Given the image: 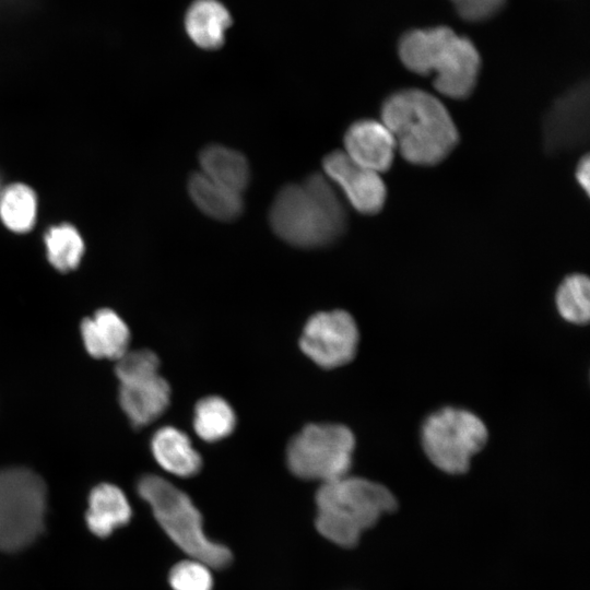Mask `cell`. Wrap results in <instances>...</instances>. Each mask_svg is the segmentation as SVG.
Wrapping results in <instances>:
<instances>
[{"mask_svg":"<svg viewBox=\"0 0 590 590\" xmlns=\"http://www.w3.org/2000/svg\"><path fill=\"white\" fill-rule=\"evenodd\" d=\"M381 122L394 138L402 157L414 165L433 166L456 148L459 132L446 106L433 94L403 88L381 105Z\"/></svg>","mask_w":590,"mask_h":590,"instance_id":"1","label":"cell"},{"mask_svg":"<svg viewBox=\"0 0 590 590\" xmlns=\"http://www.w3.org/2000/svg\"><path fill=\"white\" fill-rule=\"evenodd\" d=\"M273 232L300 248H317L337 240L344 232L346 214L332 185L320 174L283 187L269 213Z\"/></svg>","mask_w":590,"mask_h":590,"instance_id":"2","label":"cell"},{"mask_svg":"<svg viewBox=\"0 0 590 590\" xmlns=\"http://www.w3.org/2000/svg\"><path fill=\"white\" fill-rule=\"evenodd\" d=\"M399 56L406 69L435 73L434 86L442 95L467 98L474 90L481 67L473 43L451 28L438 26L406 33L399 43Z\"/></svg>","mask_w":590,"mask_h":590,"instance_id":"3","label":"cell"},{"mask_svg":"<svg viewBox=\"0 0 590 590\" xmlns=\"http://www.w3.org/2000/svg\"><path fill=\"white\" fill-rule=\"evenodd\" d=\"M316 527L331 542L354 546L361 533L396 509L397 500L384 485L345 475L321 484L316 493Z\"/></svg>","mask_w":590,"mask_h":590,"instance_id":"4","label":"cell"},{"mask_svg":"<svg viewBox=\"0 0 590 590\" xmlns=\"http://www.w3.org/2000/svg\"><path fill=\"white\" fill-rule=\"evenodd\" d=\"M167 535L191 558L211 568L228 565L232 555L203 531L202 517L189 496L158 475H144L137 485Z\"/></svg>","mask_w":590,"mask_h":590,"instance_id":"5","label":"cell"},{"mask_svg":"<svg viewBox=\"0 0 590 590\" xmlns=\"http://www.w3.org/2000/svg\"><path fill=\"white\" fill-rule=\"evenodd\" d=\"M47 489L34 471L0 469V550L13 552L30 545L44 529Z\"/></svg>","mask_w":590,"mask_h":590,"instance_id":"6","label":"cell"},{"mask_svg":"<svg viewBox=\"0 0 590 590\" xmlns=\"http://www.w3.org/2000/svg\"><path fill=\"white\" fill-rule=\"evenodd\" d=\"M487 438V427L477 415L452 406L432 413L421 429L426 457L448 474L467 472L472 457L483 449Z\"/></svg>","mask_w":590,"mask_h":590,"instance_id":"7","label":"cell"},{"mask_svg":"<svg viewBox=\"0 0 590 590\" xmlns=\"http://www.w3.org/2000/svg\"><path fill=\"white\" fill-rule=\"evenodd\" d=\"M355 437L341 424H309L298 432L286 448V463L296 476L321 484L349 474Z\"/></svg>","mask_w":590,"mask_h":590,"instance_id":"8","label":"cell"},{"mask_svg":"<svg viewBox=\"0 0 590 590\" xmlns=\"http://www.w3.org/2000/svg\"><path fill=\"white\" fill-rule=\"evenodd\" d=\"M358 339L354 318L347 311L337 309L311 316L303 329L299 346L318 366L331 369L354 358Z\"/></svg>","mask_w":590,"mask_h":590,"instance_id":"9","label":"cell"},{"mask_svg":"<svg viewBox=\"0 0 590 590\" xmlns=\"http://www.w3.org/2000/svg\"><path fill=\"white\" fill-rule=\"evenodd\" d=\"M543 143L557 154L585 144L589 134V86L580 83L562 94L543 118Z\"/></svg>","mask_w":590,"mask_h":590,"instance_id":"10","label":"cell"},{"mask_svg":"<svg viewBox=\"0 0 590 590\" xmlns=\"http://www.w3.org/2000/svg\"><path fill=\"white\" fill-rule=\"evenodd\" d=\"M322 166L359 213L371 215L384 208L387 188L379 173L356 164L342 151L329 153Z\"/></svg>","mask_w":590,"mask_h":590,"instance_id":"11","label":"cell"},{"mask_svg":"<svg viewBox=\"0 0 590 590\" xmlns=\"http://www.w3.org/2000/svg\"><path fill=\"white\" fill-rule=\"evenodd\" d=\"M396 150L394 138L381 121L359 119L344 133V153L356 164L377 173L391 167Z\"/></svg>","mask_w":590,"mask_h":590,"instance_id":"12","label":"cell"},{"mask_svg":"<svg viewBox=\"0 0 590 590\" xmlns=\"http://www.w3.org/2000/svg\"><path fill=\"white\" fill-rule=\"evenodd\" d=\"M169 401L170 387L160 373L119 385L120 406L134 427H143L158 418Z\"/></svg>","mask_w":590,"mask_h":590,"instance_id":"13","label":"cell"},{"mask_svg":"<svg viewBox=\"0 0 590 590\" xmlns=\"http://www.w3.org/2000/svg\"><path fill=\"white\" fill-rule=\"evenodd\" d=\"M81 335L90 355L118 359L128 351L130 332L126 322L114 310L104 308L81 323Z\"/></svg>","mask_w":590,"mask_h":590,"instance_id":"14","label":"cell"},{"mask_svg":"<svg viewBox=\"0 0 590 590\" xmlns=\"http://www.w3.org/2000/svg\"><path fill=\"white\" fill-rule=\"evenodd\" d=\"M151 451L156 462L168 473L181 477L196 475L202 459L189 437L173 426L158 428L151 438Z\"/></svg>","mask_w":590,"mask_h":590,"instance_id":"15","label":"cell"},{"mask_svg":"<svg viewBox=\"0 0 590 590\" xmlns=\"http://www.w3.org/2000/svg\"><path fill=\"white\" fill-rule=\"evenodd\" d=\"M130 517L131 507L119 487L102 483L91 491L85 518L95 535H109L116 528L126 524Z\"/></svg>","mask_w":590,"mask_h":590,"instance_id":"16","label":"cell"},{"mask_svg":"<svg viewBox=\"0 0 590 590\" xmlns=\"http://www.w3.org/2000/svg\"><path fill=\"white\" fill-rule=\"evenodd\" d=\"M231 24L229 12L217 0H196L185 17L188 36L203 49L220 48L224 44L225 31Z\"/></svg>","mask_w":590,"mask_h":590,"instance_id":"17","label":"cell"},{"mask_svg":"<svg viewBox=\"0 0 590 590\" xmlns=\"http://www.w3.org/2000/svg\"><path fill=\"white\" fill-rule=\"evenodd\" d=\"M201 173L214 182L241 193L250 179L246 157L229 148L212 144L203 149L199 156Z\"/></svg>","mask_w":590,"mask_h":590,"instance_id":"18","label":"cell"},{"mask_svg":"<svg viewBox=\"0 0 590 590\" xmlns=\"http://www.w3.org/2000/svg\"><path fill=\"white\" fill-rule=\"evenodd\" d=\"M188 191L194 204L215 220L229 221L239 216L243 211L240 193L214 182L201 172L190 176Z\"/></svg>","mask_w":590,"mask_h":590,"instance_id":"19","label":"cell"},{"mask_svg":"<svg viewBox=\"0 0 590 590\" xmlns=\"http://www.w3.org/2000/svg\"><path fill=\"white\" fill-rule=\"evenodd\" d=\"M192 425L201 439L214 442L232 434L236 425V416L225 399L210 396L202 398L196 404Z\"/></svg>","mask_w":590,"mask_h":590,"instance_id":"20","label":"cell"},{"mask_svg":"<svg viewBox=\"0 0 590 590\" xmlns=\"http://www.w3.org/2000/svg\"><path fill=\"white\" fill-rule=\"evenodd\" d=\"M37 215V198L24 184H12L0 191V219L12 232L32 229Z\"/></svg>","mask_w":590,"mask_h":590,"instance_id":"21","label":"cell"},{"mask_svg":"<svg viewBox=\"0 0 590 590\" xmlns=\"http://www.w3.org/2000/svg\"><path fill=\"white\" fill-rule=\"evenodd\" d=\"M47 258L61 272L75 269L84 252V243L74 226L68 223L51 226L44 237Z\"/></svg>","mask_w":590,"mask_h":590,"instance_id":"22","label":"cell"},{"mask_svg":"<svg viewBox=\"0 0 590 590\" xmlns=\"http://www.w3.org/2000/svg\"><path fill=\"white\" fill-rule=\"evenodd\" d=\"M556 308L560 317L574 324H585L590 318V282L587 275H567L555 295Z\"/></svg>","mask_w":590,"mask_h":590,"instance_id":"23","label":"cell"},{"mask_svg":"<svg viewBox=\"0 0 590 590\" xmlns=\"http://www.w3.org/2000/svg\"><path fill=\"white\" fill-rule=\"evenodd\" d=\"M210 566L198 559H187L176 564L169 574L174 590H211L213 578Z\"/></svg>","mask_w":590,"mask_h":590,"instance_id":"24","label":"cell"},{"mask_svg":"<svg viewBox=\"0 0 590 590\" xmlns=\"http://www.w3.org/2000/svg\"><path fill=\"white\" fill-rule=\"evenodd\" d=\"M160 359L150 350L127 351L116 363L115 373L119 382L158 373Z\"/></svg>","mask_w":590,"mask_h":590,"instance_id":"25","label":"cell"},{"mask_svg":"<svg viewBox=\"0 0 590 590\" xmlns=\"http://www.w3.org/2000/svg\"><path fill=\"white\" fill-rule=\"evenodd\" d=\"M458 13L468 21H481L492 16L505 0H451Z\"/></svg>","mask_w":590,"mask_h":590,"instance_id":"26","label":"cell"},{"mask_svg":"<svg viewBox=\"0 0 590 590\" xmlns=\"http://www.w3.org/2000/svg\"><path fill=\"white\" fill-rule=\"evenodd\" d=\"M575 177L579 186L589 196L590 192V160L589 155H583L577 164Z\"/></svg>","mask_w":590,"mask_h":590,"instance_id":"27","label":"cell"},{"mask_svg":"<svg viewBox=\"0 0 590 590\" xmlns=\"http://www.w3.org/2000/svg\"><path fill=\"white\" fill-rule=\"evenodd\" d=\"M0 188H1V186H0ZM0 191H1V190H0Z\"/></svg>","mask_w":590,"mask_h":590,"instance_id":"28","label":"cell"}]
</instances>
